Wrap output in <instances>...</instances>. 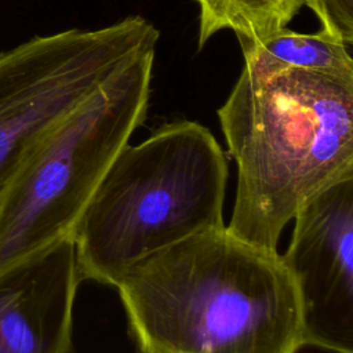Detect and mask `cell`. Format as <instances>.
Segmentation results:
<instances>
[{"mask_svg":"<svg viewBox=\"0 0 353 353\" xmlns=\"http://www.w3.org/2000/svg\"><path fill=\"white\" fill-rule=\"evenodd\" d=\"M141 353H298L301 305L281 254L226 225L134 263L114 285Z\"/></svg>","mask_w":353,"mask_h":353,"instance_id":"6da1fadb","label":"cell"},{"mask_svg":"<svg viewBox=\"0 0 353 353\" xmlns=\"http://www.w3.org/2000/svg\"><path fill=\"white\" fill-rule=\"evenodd\" d=\"M218 119L237 165L226 228L256 247L277 251L296 211L353 175V77L241 69Z\"/></svg>","mask_w":353,"mask_h":353,"instance_id":"7a4b0ae2","label":"cell"},{"mask_svg":"<svg viewBox=\"0 0 353 353\" xmlns=\"http://www.w3.org/2000/svg\"><path fill=\"white\" fill-rule=\"evenodd\" d=\"M228 175L223 150L197 121L163 124L127 143L70 233L81 281L114 287L141 259L223 226Z\"/></svg>","mask_w":353,"mask_h":353,"instance_id":"3957f363","label":"cell"},{"mask_svg":"<svg viewBox=\"0 0 353 353\" xmlns=\"http://www.w3.org/2000/svg\"><path fill=\"white\" fill-rule=\"evenodd\" d=\"M156 48L66 112L0 193V270L70 236L106 170L145 121Z\"/></svg>","mask_w":353,"mask_h":353,"instance_id":"277c9868","label":"cell"},{"mask_svg":"<svg viewBox=\"0 0 353 353\" xmlns=\"http://www.w3.org/2000/svg\"><path fill=\"white\" fill-rule=\"evenodd\" d=\"M157 41L150 21L130 15L0 52V193L54 123Z\"/></svg>","mask_w":353,"mask_h":353,"instance_id":"5b68a950","label":"cell"},{"mask_svg":"<svg viewBox=\"0 0 353 353\" xmlns=\"http://www.w3.org/2000/svg\"><path fill=\"white\" fill-rule=\"evenodd\" d=\"M292 221L281 258L298 291L303 346L353 353V175L312 196Z\"/></svg>","mask_w":353,"mask_h":353,"instance_id":"8992f818","label":"cell"},{"mask_svg":"<svg viewBox=\"0 0 353 353\" xmlns=\"http://www.w3.org/2000/svg\"><path fill=\"white\" fill-rule=\"evenodd\" d=\"M80 281L70 236L0 270V353H70Z\"/></svg>","mask_w":353,"mask_h":353,"instance_id":"52a82bcc","label":"cell"},{"mask_svg":"<svg viewBox=\"0 0 353 353\" xmlns=\"http://www.w3.org/2000/svg\"><path fill=\"white\" fill-rule=\"evenodd\" d=\"M239 41L244 58L243 70L254 76L307 70L353 77L350 46L323 29L298 33L284 28L263 37Z\"/></svg>","mask_w":353,"mask_h":353,"instance_id":"ba28073f","label":"cell"},{"mask_svg":"<svg viewBox=\"0 0 353 353\" xmlns=\"http://www.w3.org/2000/svg\"><path fill=\"white\" fill-rule=\"evenodd\" d=\"M199 6L197 47L229 29L239 40L263 37L288 26L305 0H194Z\"/></svg>","mask_w":353,"mask_h":353,"instance_id":"9c48e42d","label":"cell"},{"mask_svg":"<svg viewBox=\"0 0 353 353\" xmlns=\"http://www.w3.org/2000/svg\"><path fill=\"white\" fill-rule=\"evenodd\" d=\"M305 6L317 17L323 30L352 46L353 0H305Z\"/></svg>","mask_w":353,"mask_h":353,"instance_id":"30bf717a","label":"cell"}]
</instances>
